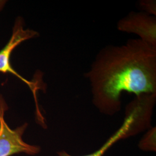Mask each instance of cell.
<instances>
[{"label": "cell", "mask_w": 156, "mask_h": 156, "mask_svg": "<svg viewBox=\"0 0 156 156\" xmlns=\"http://www.w3.org/2000/svg\"><path fill=\"white\" fill-rule=\"evenodd\" d=\"M138 6L143 12L156 16V1L155 0H141Z\"/></svg>", "instance_id": "7"}, {"label": "cell", "mask_w": 156, "mask_h": 156, "mask_svg": "<svg viewBox=\"0 0 156 156\" xmlns=\"http://www.w3.org/2000/svg\"><path fill=\"white\" fill-rule=\"evenodd\" d=\"M6 1L4 0H0V12L1 11L5 5Z\"/></svg>", "instance_id": "8"}, {"label": "cell", "mask_w": 156, "mask_h": 156, "mask_svg": "<svg viewBox=\"0 0 156 156\" xmlns=\"http://www.w3.org/2000/svg\"><path fill=\"white\" fill-rule=\"evenodd\" d=\"M135 134L133 128H131V124L129 123L128 120L124 119V122L123 123L122 127L117 130L116 133L113 134L111 137L106 141L103 146L100 147L98 151H95L94 153L90 154L89 155L83 156H102L108 150L111 146L115 144L119 140L126 138L129 135H132ZM58 156H73L69 154L65 151H61L58 152Z\"/></svg>", "instance_id": "5"}, {"label": "cell", "mask_w": 156, "mask_h": 156, "mask_svg": "<svg viewBox=\"0 0 156 156\" xmlns=\"http://www.w3.org/2000/svg\"><path fill=\"white\" fill-rule=\"evenodd\" d=\"M6 109L5 101L0 98V156H11L21 153L33 156L38 154L41 150L39 146L30 145L23 139L28 124L24 123L15 129L10 128L4 119Z\"/></svg>", "instance_id": "3"}, {"label": "cell", "mask_w": 156, "mask_h": 156, "mask_svg": "<svg viewBox=\"0 0 156 156\" xmlns=\"http://www.w3.org/2000/svg\"><path fill=\"white\" fill-rule=\"evenodd\" d=\"M117 30L127 33L135 34L140 39L156 47V17L143 12H131L120 19Z\"/></svg>", "instance_id": "4"}, {"label": "cell", "mask_w": 156, "mask_h": 156, "mask_svg": "<svg viewBox=\"0 0 156 156\" xmlns=\"http://www.w3.org/2000/svg\"><path fill=\"white\" fill-rule=\"evenodd\" d=\"M38 33L35 30L24 28L22 19L21 17H18L14 24L11 38L6 44L5 46H4V48L0 51V73H9L15 75L17 78L20 79L22 82L28 86L30 89L31 90L35 98L38 120H39L40 122L43 123L44 122V119L39 111L36 97V92L39 89L38 84L28 81L22 76L19 73H17L13 68L12 67L10 62L12 53L18 45L27 40L37 37L38 36Z\"/></svg>", "instance_id": "2"}, {"label": "cell", "mask_w": 156, "mask_h": 156, "mask_svg": "<svg viewBox=\"0 0 156 156\" xmlns=\"http://www.w3.org/2000/svg\"><path fill=\"white\" fill-rule=\"evenodd\" d=\"M156 127L151 128L140 142V148L145 151H156Z\"/></svg>", "instance_id": "6"}, {"label": "cell", "mask_w": 156, "mask_h": 156, "mask_svg": "<svg viewBox=\"0 0 156 156\" xmlns=\"http://www.w3.org/2000/svg\"><path fill=\"white\" fill-rule=\"evenodd\" d=\"M84 76L90 83L94 105L102 113L113 115L121 108L123 92L156 93V47L140 38L106 46Z\"/></svg>", "instance_id": "1"}]
</instances>
